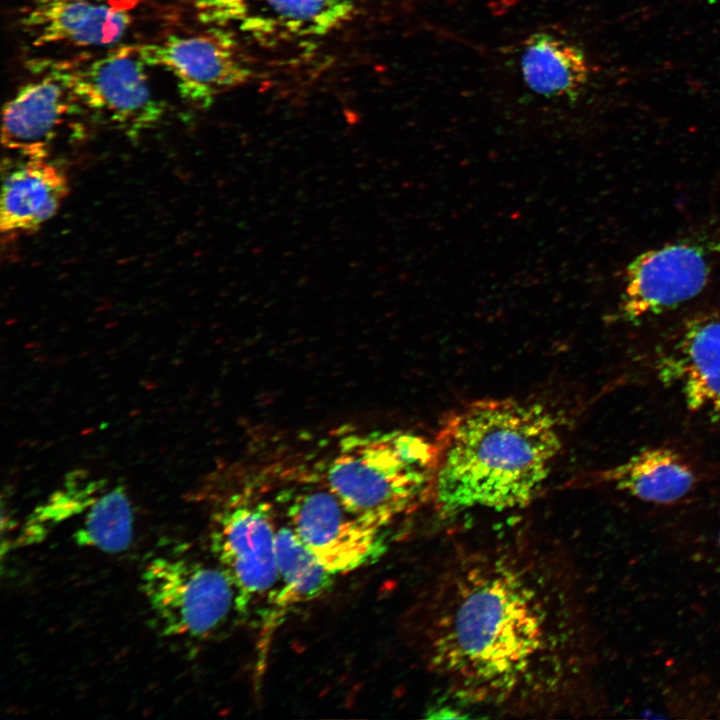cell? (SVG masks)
<instances>
[{"label":"cell","instance_id":"obj_16","mask_svg":"<svg viewBox=\"0 0 720 720\" xmlns=\"http://www.w3.org/2000/svg\"><path fill=\"white\" fill-rule=\"evenodd\" d=\"M520 67L524 83L534 93L571 102L583 92L590 73L582 49L546 32L526 40Z\"/></svg>","mask_w":720,"mask_h":720},{"label":"cell","instance_id":"obj_11","mask_svg":"<svg viewBox=\"0 0 720 720\" xmlns=\"http://www.w3.org/2000/svg\"><path fill=\"white\" fill-rule=\"evenodd\" d=\"M20 22L34 45L113 47L128 31L125 0H21Z\"/></svg>","mask_w":720,"mask_h":720},{"label":"cell","instance_id":"obj_1","mask_svg":"<svg viewBox=\"0 0 720 720\" xmlns=\"http://www.w3.org/2000/svg\"><path fill=\"white\" fill-rule=\"evenodd\" d=\"M426 657L460 699L537 710L583 681L586 632L575 586L550 549L520 539L462 550L430 596Z\"/></svg>","mask_w":720,"mask_h":720},{"label":"cell","instance_id":"obj_5","mask_svg":"<svg viewBox=\"0 0 720 720\" xmlns=\"http://www.w3.org/2000/svg\"><path fill=\"white\" fill-rule=\"evenodd\" d=\"M50 66L63 78L76 105L129 137L152 129L164 115L139 47L119 46L87 60Z\"/></svg>","mask_w":720,"mask_h":720},{"label":"cell","instance_id":"obj_15","mask_svg":"<svg viewBox=\"0 0 720 720\" xmlns=\"http://www.w3.org/2000/svg\"><path fill=\"white\" fill-rule=\"evenodd\" d=\"M596 480L643 502L665 505L689 494L697 482V475L679 452L655 447L599 472Z\"/></svg>","mask_w":720,"mask_h":720},{"label":"cell","instance_id":"obj_14","mask_svg":"<svg viewBox=\"0 0 720 720\" xmlns=\"http://www.w3.org/2000/svg\"><path fill=\"white\" fill-rule=\"evenodd\" d=\"M3 177L0 226L3 233L31 232L58 211L69 192L63 170L43 159L25 158Z\"/></svg>","mask_w":720,"mask_h":720},{"label":"cell","instance_id":"obj_17","mask_svg":"<svg viewBox=\"0 0 720 720\" xmlns=\"http://www.w3.org/2000/svg\"><path fill=\"white\" fill-rule=\"evenodd\" d=\"M278 585L269 601L267 625L275 624L289 608L326 593L335 575L326 570L286 523L277 526Z\"/></svg>","mask_w":720,"mask_h":720},{"label":"cell","instance_id":"obj_9","mask_svg":"<svg viewBox=\"0 0 720 720\" xmlns=\"http://www.w3.org/2000/svg\"><path fill=\"white\" fill-rule=\"evenodd\" d=\"M200 21L265 45L306 42L337 30L357 0H195Z\"/></svg>","mask_w":720,"mask_h":720},{"label":"cell","instance_id":"obj_2","mask_svg":"<svg viewBox=\"0 0 720 720\" xmlns=\"http://www.w3.org/2000/svg\"><path fill=\"white\" fill-rule=\"evenodd\" d=\"M434 445L431 498L439 512L451 515L527 505L546 480L561 439L544 407L494 399L449 416Z\"/></svg>","mask_w":720,"mask_h":720},{"label":"cell","instance_id":"obj_19","mask_svg":"<svg viewBox=\"0 0 720 720\" xmlns=\"http://www.w3.org/2000/svg\"><path fill=\"white\" fill-rule=\"evenodd\" d=\"M96 489L95 482L80 484L73 480L65 490L58 491L46 504L35 511L29 521V535L44 530L48 523L56 524L87 509L97 498L94 497Z\"/></svg>","mask_w":720,"mask_h":720},{"label":"cell","instance_id":"obj_8","mask_svg":"<svg viewBox=\"0 0 720 720\" xmlns=\"http://www.w3.org/2000/svg\"><path fill=\"white\" fill-rule=\"evenodd\" d=\"M139 50L147 65L169 72L184 101L198 108H207L253 74L236 35L220 27L170 35Z\"/></svg>","mask_w":720,"mask_h":720},{"label":"cell","instance_id":"obj_10","mask_svg":"<svg viewBox=\"0 0 720 720\" xmlns=\"http://www.w3.org/2000/svg\"><path fill=\"white\" fill-rule=\"evenodd\" d=\"M706 248L696 241H679L637 255L626 267L620 317L640 322L700 294L711 271Z\"/></svg>","mask_w":720,"mask_h":720},{"label":"cell","instance_id":"obj_20","mask_svg":"<svg viewBox=\"0 0 720 720\" xmlns=\"http://www.w3.org/2000/svg\"><path fill=\"white\" fill-rule=\"evenodd\" d=\"M717 544H718L719 549H720V530H719L718 535H717Z\"/></svg>","mask_w":720,"mask_h":720},{"label":"cell","instance_id":"obj_12","mask_svg":"<svg viewBox=\"0 0 720 720\" xmlns=\"http://www.w3.org/2000/svg\"><path fill=\"white\" fill-rule=\"evenodd\" d=\"M44 71L20 87L3 108L2 144L25 158L48 156L60 126L76 105L63 78L48 64Z\"/></svg>","mask_w":720,"mask_h":720},{"label":"cell","instance_id":"obj_13","mask_svg":"<svg viewBox=\"0 0 720 720\" xmlns=\"http://www.w3.org/2000/svg\"><path fill=\"white\" fill-rule=\"evenodd\" d=\"M663 375L680 385L689 411L720 415V315L691 319L682 329Z\"/></svg>","mask_w":720,"mask_h":720},{"label":"cell","instance_id":"obj_18","mask_svg":"<svg viewBox=\"0 0 720 720\" xmlns=\"http://www.w3.org/2000/svg\"><path fill=\"white\" fill-rule=\"evenodd\" d=\"M73 539L79 546L105 553L127 550L133 539V511L123 487L94 500Z\"/></svg>","mask_w":720,"mask_h":720},{"label":"cell","instance_id":"obj_7","mask_svg":"<svg viewBox=\"0 0 720 720\" xmlns=\"http://www.w3.org/2000/svg\"><path fill=\"white\" fill-rule=\"evenodd\" d=\"M276 531L272 507L256 499H232L215 516L210 547L233 583L237 610L247 614L268 604L278 585Z\"/></svg>","mask_w":720,"mask_h":720},{"label":"cell","instance_id":"obj_3","mask_svg":"<svg viewBox=\"0 0 720 720\" xmlns=\"http://www.w3.org/2000/svg\"><path fill=\"white\" fill-rule=\"evenodd\" d=\"M434 442L404 431L351 434L328 461L322 486L388 528L432 495Z\"/></svg>","mask_w":720,"mask_h":720},{"label":"cell","instance_id":"obj_4","mask_svg":"<svg viewBox=\"0 0 720 720\" xmlns=\"http://www.w3.org/2000/svg\"><path fill=\"white\" fill-rule=\"evenodd\" d=\"M141 587L167 635L206 638L238 611L233 583L219 564L158 556L146 564Z\"/></svg>","mask_w":720,"mask_h":720},{"label":"cell","instance_id":"obj_6","mask_svg":"<svg viewBox=\"0 0 720 720\" xmlns=\"http://www.w3.org/2000/svg\"><path fill=\"white\" fill-rule=\"evenodd\" d=\"M279 496L287 524L335 576L370 565L384 554L386 528L347 508L325 487Z\"/></svg>","mask_w":720,"mask_h":720}]
</instances>
